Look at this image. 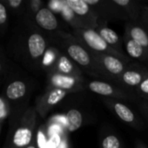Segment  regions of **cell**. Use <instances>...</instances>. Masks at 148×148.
I'll return each mask as SVG.
<instances>
[{
	"mask_svg": "<svg viewBox=\"0 0 148 148\" xmlns=\"http://www.w3.org/2000/svg\"><path fill=\"white\" fill-rule=\"evenodd\" d=\"M88 88L92 92L101 95H111L114 94L113 87L102 82H98V81L91 82L88 85Z\"/></svg>",
	"mask_w": 148,
	"mask_h": 148,
	"instance_id": "cell-11",
	"label": "cell"
},
{
	"mask_svg": "<svg viewBox=\"0 0 148 148\" xmlns=\"http://www.w3.org/2000/svg\"><path fill=\"white\" fill-rule=\"evenodd\" d=\"M99 34L108 45H116L120 41L118 35L113 29L108 27H103L100 29Z\"/></svg>",
	"mask_w": 148,
	"mask_h": 148,
	"instance_id": "cell-17",
	"label": "cell"
},
{
	"mask_svg": "<svg viewBox=\"0 0 148 148\" xmlns=\"http://www.w3.org/2000/svg\"><path fill=\"white\" fill-rule=\"evenodd\" d=\"M32 139V132L28 127L18 128L13 137V143L18 147H23L29 144Z\"/></svg>",
	"mask_w": 148,
	"mask_h": 148,
	"instance_id": "cell-7",
	"label": "cell"
},
{
	"mask_svg": "<svg viewBox=\"0 0 148 148\" xmlns=\"http://www.w3.org/2000/svg\"><path fill=\"white\" fill-rule=\"evenodd\" d=\"M81 36L85 42L96 51H110L108 44L101 36V35L92 29H84L81 31Z\"/></svg>",
	"mask_w": 148,
	"mask_h": 148,
	"instance_id": "cell-1",
	"label": "cell"
},
{
	"mask_svg": "<svg viewBox=\"0 0 148 148\" xmlns=\"http://www.w3.org/2000/svg\"><path fill=\"white\" fill-rule=\"evenodd\" d=\"M84 2L89 6V5H95L100 3L99 0H84Z\"/></svg>",
	"mask_w": 148,
	"mask_h": 148,
	"instance_id": "cell-27",
	"label": "cell"
},
{
	"mask_svg": "<svg viewBox=\"0 0 148 148\" xmlns=\"http://www.w3.org/2000/svg\"><path fill=\"white\" fill-rule=\"evenodd\" d=\"M36 21L40 27L47 30H53L57 28V20L51 10L46 8L40 9L36 15Z\"/></svg>",
	"mask_w": 148,
	"mask_h": 148,
	"instance_id": "cell-2",
	"label": "cell"
},
{
	"mask_svg": "<svg viewBox=\"0 0 148 148\" xmlns=\"http://www.w3.org/2000/svg\"><path fill=\"white\" fill-rule=\"evenodd\" d=\"M65 3L72 11L79 16H85L89 12V6L84 0H67Z\"/></svg>",
	"mask_w": 148,
	"mask_h": 148,
	"instance_id": "cell-13",
	"label": "cell"
},
{
	"mask_svg": "<svg viewBox=\"0 0 148 148\" xmlns=\"http://www.w3.org/2000/svg\"><path fill=\"white\" fill-rule=\"evenodd\" d=\"M126 48L128 55L133 58H140L144 54V47H142L140 43L131 38L127 40L126 43Z\"/></svg>",
	"mask_w": 148,
	"mask_h": 148,
	"instance_id": "cell-15",
	"label": "cell"
},
{
	"mask_svg": "<svg viewBox=\"0 0 148 148\" xmlns=\"http://www.w3.org/2000/svg\"><path fill=\"white\" fill-rule=\"evenodd\" d=\"M7 112L5 111V107H4V102L3 101V99H1L0 101V118L3 120L4 119V117L6 116Z\"/></svg>",
	"mask_w": 148,
	"mask_h": 148,
	"instance_id": "cell-23",
	"label": "cell"
},
{
	"mask_svg": "<svg viewBox=\"0 0 148 148\" xmlns=\"http://www.w3.org/2000/svg\"><path fill=\"white\" fill-rule=\"evenodd\" d=\"M52 84L57 87V88L69 90L75 85V81L74 78L66 75H54Z\"/></svg>",
	"mask_w": 148,
	"mask_h": 148,
	"instance_id": "cell-12",
	"label": "cell"
},
{
	"mask_svg": "<svg viewBox=\"0 0 148 148\" xmlns=\"http://www.w3.org/2000/svg\"><path fill=\"white\" fill-rule=\"evenodd\" d=\"M120 146L121 145L118 138L113 135L108 136L102 142L103 148H120Z\"/></svg>",
	"mask_w": 148,
	"mask_h": 148,
	"instance_id": "cell-18",
	"label": "cell"
},
{
	"mask_svg": "<svg viewBox=\"0 0 148 148\" xmlns=\"http://www.w3.org/2000/svg\"><path fill=\"white\" fill-rule=\"evenodd\" d=\"M7 19V11L3 3H0V23L3 24Z\"/></svg>",
	"mask_w": 148,
	"mask_h": 148,
	"instance_id": "cell-21",
	"label": "cell"
},
{
	"mask_svg": "<svg viewBox=\"0 0 148 148\" xmlns=\"http://www.w3.org/2000/svg\"><path fill=\"white\" fill-rule=\"evenodd\" d=\"M130 38L140 43L142 47H148V36L147 32L140 27L132 26L129 29Z\"/></svg>",
	"mask_w": 148,
	"mask_h": 148,
	"instance_id": "cell-10",
	"label": "cell"
},
{
	"mask_svg": "<svg viewBox=\"0 0 148 148\" xmlns=\"http://www.w3.org/2000/svg\"><path fill=\"white\" fill-rule=\"evenodd\" d=\"M26 93V86L23 82L16 81L10 83L6 89V95L10 100H16L23 97Z\"/></svg>",
	"mask_w": 148,
	"mask_h": 148,
	"instance_id": "cell-8",
	"label": "cell"
},
{
	"mask_svg": "<svg viewBox=\"0 0 148 148\" xmlns=\"http://www.w3.org/2000/svg\"><path fill=\"white\" fill-rule=\"evenodd\" d=\"M122 80L126 84L129 86H137L139 84L140 85L142 82V75L140 72L134 70L126 71L122 75Z\"/></svg>",
	"mask_w": 148,
	"mask_h": 148,
	"instance_id": "cell-16",
	"label": "cell"
},
{
	"mask_svg": "<svg viewBox=\"0 0 148 148\" xmlns=\"http://www.w3.org/2000/svg\"><path fill=\"white\" fill-rule=\"evenodd\" d=\"M114 111L116 114L125 122L131 123L134 121V113L124 104L122 103H115L114 104Z\"/></svg>",
	"mask_w": 148,
	"mask_h": 148,
	"instance_id": "cell-14",
	"label": "cell"
},
{
	"mask_svg": "<svg viewBox=\"0 0 148 148\" xmlns=\"http://www.w3.org/2000/svg\"><path fill=\"white\" fill-rule=\"evenodd\" d=\"M27 148H36L34 146H29V147H28Z\"/></svg>",
	"mask_w": 148,
	"mask_h": 148,
	"instance_id": "cell-28",
	"label": "cell"
},
{
	"mask_svg": "<svg viewBox=\"0 0 148 148\" xmlns=\"http://www.w3.org/2000/svg\"><path fill=\"white\" fill-rule=\"evenodd\" d=\"M43 148H47V147H43Z\"/></svg>",
	"mask_w": 148,
	"mask_h": 148,
	"instance_id": "cell-29",
	"label": "cell"
},
{
	"mask_svg": "<svg viewBox=\"0 0 148 148\" xmlns=\"http://www.w3.org/2000/svg\"><path fill=\"white\" fill-rule=\"evenodd\" d=\"M101 62L105 69L113 75H120L124 70L123 62L114 56H101Z\"/></svg>",
	"mask_w": 148,
	"mask_h": 148,
	"instance_id": "cell-5",
	"label": "cell"
},
{
	"mask_svg": "<svg viewBox=\"0 0 148 148\" xmlns=\"http://www.w3.org/2000/svg\"><path fill=\"white\" fill-rule=\"evenodd\" d=\"M29 51L32 58L40 57L46 48L45 41L43 37L39 34H32L28 39Z\"/></svg>",
	"mask_w": 148,
	"mask_h": 148,
	"instance_id": "cell-3",
	"label": "cell"
},
{
	"mask_svg": "<svg viewBox=\"0 0 148 148\" xmlns=\"http://www.w3.org/2000/svg\"><path fill=\"white\" fill-rule=\"evenodd\" d=\"M59 68H60V70L62 71L63 73H70L72 71V65L70 63V62L68 60V58L66 57H62L60 59V62H59Z\"/></svg>",
	"mask_w": 148,
	"mask_h": 148,
	"instance_id": "cell-19",
	"label": "cell"
},
{
	"mask_svg": "<svg viewBox=\"0 0 148 148\" xmlns=\"http://www.w3.org/2000/svg\"><path fill=\"white\" fill-rule=\"evenodd\" d=\"M45 143H46V141H45V139H44V137H43V134H42L41 132H39V133H38V144H39L40 147H44V146H46Z\"/></svg>",
	"mask_w": 148,
	"mask_h": 148,
	"instance_id": "cell-24",
	"label": "cell"
},
{
	"mask_svg": "<svg viewBox=\"0 0 148 148\" xmlns=\"http://www.w3.org/2000/svg\"><path fill=\"white\" fill-rule=\"evenodd\" d=\"M21 3H22V0H10V6L13 7V8L18 7Z\"/></svg>",
	"mask_w": 148,
	"mask_h": 148,
	"instance_id": "cell-26",
	"label": "cell"
},
{
	"mask_svg": "<svg viewBox=\"0 0 148 148\" xmlns=\"http://www.w3.org/2000/svg\"><path fill=\"white\" fill-rule=\"evenodd\" d=\"M66 121L68 130L69 132L76 131L82 124V115L76 109L69 110L66 114Z\"/></svg>",
	"mask_w": 148,
	"mask_h": 148,
	"instance_id": "cell-9",
	"label": "cell"
},
{
	"mask_svg": "<svg viewBox=\"0 0 148 148\" xmlns=\"http://www.w3.org/2000/svg\"><path fill=\"white\" fill-rule=\"evenodd\" d=\"M69 56L77 63L82 66H88L90 64L91 60L88 52L78 44H70L67 48Z\"/></svg>",
	"mask_w": 148,
	"mask_h": 148,
	"instance_id": "cell-4",
	"label": "cell"
},
{
	"mask_svg": "<svg viewBox=\"0 0 148 148\" xmlns=\"http://www.w3.org/2000/svg\"><path fill=\"white\" fill-rule=\"evenodd\" d=\"M114 3L116 4H119L121 6H126V5L131 3V2L129 0H114Z\"/></svg>",
	"mask_w": 148,
	"mask_h": 148,
	"instance_id": "cell-25",
	"label": "cell"
},
{
	"mask_svg": "<svg viewBox=\"0 0 148 148\" xmlns=\"http://www.w3.org/2000/svg\"><path fill=\"white\" fill-rule=\"evenodd\" d=\"M60 143H61V137H60V135L57 134H54L50 137L49 140L47 142L46 147L56 148L59 147Z\"/></svg>",
	"mask_w": 148,
	"mask_h": 148,
	"instance_id": "cell-20",
	"label": "cell"
},
{
	"mask_svg": "<svg viewBox=\"0 0 148 148\" xmlns=\"http://www.w3.org/2000/svg\"><path fill=\"white\" fill-rule=\"evenodd\" d=\"M140 90L144 94L148 95V78H146L144 81H142V82L140 85Z\"/></svg>",
	"mask_w": 148,
	"mask_h": 148,
	"instance_id": "cell-22",
	"label": "cell"
},
{
	"mask_svg": "<svg viewBox=\"0 0 148 148\" xmlns=\"http://www.w3.org/2000/svg\"><path fill=\"white\" fill-rule=\"evenodd\" d=\"M66 94H67V91L64 89H61L57 88H54L44 96L42 106L45 108V109L50 108L51 107L56 105L61 100H62L64 96L66 95Z\"/></svg>",
	"mask_w": 148,
	"mask_h": 148,
	"instance_id": "cell-6",
	"label": "cell"
}]
</instances>
